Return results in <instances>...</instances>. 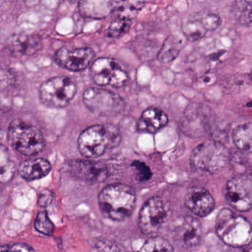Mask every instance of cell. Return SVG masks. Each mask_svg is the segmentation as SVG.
Masks as SVG:
<instances>
[{"label": "cell", "instance_id": "6da1fadb", "mask_svg": "<svg viewBox=\"0 0 252 252\" xmlns=\"http://www.w3.org/2000/svg\"><path fill=\"white\" fill-rule=\"evenodd\" d=\"M135 190L125 184H113L103 189L98 195L100 209L107 218L123 221L132 215L135 209Z\"/></svg>", "mask_w": 252, "mask_h": 252}, {"label": "cell", "instance_id": "7a4b0ae2", "mask_svg": "<svg viewBox=\"0 0 252 252\" xmlns=\"http://www.w3.org/2000/svg\"><path fill=\"white\" fill-rule=\"evenodd\" d=\"M121 141L122 134L115 125H94L82 132L78 139V147L82 156L94 158L102 156L107 150L117 147Z\"/></svg>", "mask_w": 252, "mask_h": 252}, {"label": "cell", "instance_id": "3957f363", "mask_svg": "<svg viewBox=\"0 0 252 252\" xmlns=\"http://www.w3.org/2000/svg\"><path fill=\"white\" fill-rule=\"evenodd\" d=\"M215 230L218 237L233 247L250 244L252 240V226L247 219L228 209L218 213L215 221Z\"/></svg>", "mask_w": 252, "mask_h": 252}, {"label": "cell", "instance_id": "277c9868", "mask_svg": "<svg viewBox=\"0 0 252 252\" xmlns=\"http://www.w3.org/2000/svg\"><path fill=\"white\" fill-rule=\"evenodd\" d=\"M228 158V150L222 143L209 140L199 144L191 152L190 165L194 170L214 174L226 166Z\"/></svg>", "mask_w": 252, "mask_h": 252}, {"label": "cell", "instance_id": "5b68a950", "mask_svg": "<svg viewBox=\"0 0 252 252\" xmlns=\"http://www.w3.org/2000/svg\"><path fill=\"white\" fill-rule=\"evenodd\" d=\"M8 141L17 152L27 156L40 153L45 144L42 132L20 119H15L10 124Z\"/></svg>", "mask_w": 252, "mask_h": 252}, {"label": "cell", "instance_id": "8992f818", "mask_svg": "<svg viewBox=\"0 0 252 252\" xmlns=\"http://www.w3.org/2000/svg\"><path fill=\"white\" fill-rule=\"evenodd\" d=\"M77 92L76 82L69 76H56L41 86L39 96L44 105L51 108L66 107Z\"/></svg>", "mask_w": 252, "mask_h": 252}, {"label": "cell", "instance_id": "52a82bcc", "mask_svg": "<svg viewBox=\"0 0 252 252\" xmlns=\"http://www.w3.org/2000/svg\"><path fill=\"white\" fill-rule=\"evenodd\" d=\"M215 122V113L209 106L201 103H191L184 112L181 129L187 136L197 138L210 133Z\"/></svg>", "mask_w": 252, "mask_h": 252}, {"label": "cell", "instance_id": "ba28073f", "mask_svg": "<svg viewBox=\"0 0 252 252\" xmlns=\"http://www.w3.org/2000/svg\"><path fill=\"white\" fill-rule=\"evenodd\" d=\"M83 102L87 108L97 116L118 114L125 107L122 98L111 91L90 88L83 94Z\"/></svg>", "mask_w": 252, "mask_h": 252}, {"label": "cell", "instance_id": "9c48e42d", "mask_svg": "<svg viewBox=\"0 0 252 252\" xmlns=\"http://www.w3.org/2000/svg\"><path fill=\"white\" fill-rule=\"evenodd\" d=\"M167 218V209L163 199L153 197L143 205L139 212L138 226L143 234L149 237L157 236Z\"/></svg>", "mask_w": 252, "mask_h": 252}, {"label": "cell", "instance_id": "30bf717a", "mask_svg": "<svg viewBox=\"0 0 252 252\" xmlns=\"http://www.w3.org/2000/svg\"><path fill=\"white\" fill-rule=\"evenodd\" d=\"M91 78L99 86L122 88L128 80L127 74L113 59H97L91 66Z\"/></svg>", "mask_w": 252, "mask_h": 252}, {"label": "cell", "instance_id": "8fae6325", "mask_svg": "<svg viewBox=\"0 0 252 252\" xmlns=\"http://www.w3.org/2000/svg\"><path fill=\"white\" fill-rule=\"evenodd\" d=\"M225 198L236 210L246 212L252 207V176L240 175L227 182Z\"/></svg>", "mask_w": 252, "mask_h": 252}, {"label": "cell", "instance_id": "7c38bea8", "mask_svg": "<svg viewBox=\"0 0 252 252\" xmlns=\"http://www.w3.org/2000/svg\"><path fill=\"white\" fill-rule=\"evenodd\" d=\"M94 57L95 53L90 48L76 49L62 48L56 53L54 60L60 67L70 71L76 72L86 69Z\"/></svg>", "mask_w": 252, "mask_h": 252}, {"label": "cell", "instance_id": "4fadbf2b", "mask_svg": "<svg viewBox=\"0 0 252 252\" xmlns=\"http://www.w3.org/2000/svg\"><path fill=\"white\" fill-rule=\"evenodd\" d=\"M201 236V224L194 217H184L175 228L177 240L186 249L196 247L200 243Z\"/></svg>", "mask_w": 252, "mask_h": 252}, {"label": "cell", "instance_id": "5bb4252c", "mask_svg": "<svg viewBox=\"0 0 252 252\" xmlns=\"http://www.w3.org/2000/svg\"><path fill=\"white\" fill-rule=\"evenodd\" d=\"M72 174L87 182H102L107 177V166L101 162L77 160L70 165Z\"/></svg>", "mask_w": 252, "mask_h": 252}, {"label": "cell", "instance_id": "9a60e30c", "mask_svg": "<svg viewBox=\"0 0 252 252\" xmlns=\"http://www.w3.org/2000/svg\"><path fill=\"white\" fill-rule=\"evenodd\" d=\"M185 205L197 216L206 217L215 209V199L209 191L201 187H194L188 191Z\"/></svg>", "mask_w": 252, "mask_h": 252}, {"label": "cell", "instance_id": "2e32d148", "mask_svg": "<svg viewBox=\"0 0 252 252\" xmlns=\"http://www.w3.org/2000/svg\"><path fill=\"white\" fill-rule=\"evenodd\" d=\"M169 122L167 115L158 108L150 107L147 109L141 115L137 129L141 132L156 133L164 127Z\"/></svg>", "mask_w": 252, "mask_h": 252}, {"label": "cell", "instance_id": "e0dca14e", "mask_svg": "<svg viewBox=\"0 0 252 252\" xmlns=\"http://www.w3.org/2000/svg\"><path fill=\"white\" fill-rule=\"evenodd\" d=\"M7 47L14 53L33 55L42 48V39L37 35H14L7 41Z\"/></svg>", "mask_w": 252, "mask_h": 252}, {"label": "cell", "instance_id": "ac0fdd59", "mask_svg": "<svg viewBox=\"0 0 252 252\" xmlns=\"http://www.w3.org/2000/svg\"><path fill=\"white\" fill-rule=\"evenodd\" d=\"M51 170V164L45 158H36L23 162L19 166V174L26 181L44 178Z\"/></svg>", "mask_w": 252, "mask_h": 252}, {"label": "cell", "instance_id": "d6986e66", "mask_svg": "<svg viewBox=\"0 0 252 252\" xmlns=\"http://www.w3.org/2000/svg\"><path fill=\"white\" fill-rule=\"evenodd\" d=\"M184 45L182 38L177 35H170L163 42L158 54V60L162 63H171L179 55Z\"/></svg>", "mask_w": 252, "mask_h": 252}, {"label": "cell", "instance_id": "ffe728a7", "mask_svg": "<svg viewBox=\"0 0 252 252\" xmlns=\"http://www.w3.org/2000/svg\"><path fill=\"white\" fill-rule=\"evenodd\" d=\"M232 139L239 150L252 153V122L236 126L233 130Z\"/></svg>", "mask_w": 252, "mask_h": 252}, {"label": "cell", "instance_id": "44dd1931", "mask_svg": "<svg viewBox=\"0 0 252 252\" xmlns=\"http://www.w3.org/2000/svg\"><path fill=\"white\" fill-rule=\"evenodd\" d=\"M79 9L81 13L86 17L93 18H103L113 12V2L107 1H86L80 2Z\"/></svg>", "mask_w": 252, "mask_h": 252}, {"label": "cell", "instance_id": "7402d4cb", "mask_svg": "<svg viewBox=\"0 0 252 252\" xmlns=\"http://www.w3.org/2000/svg\"><path fill=\"white\" fill-rule=\"evenodd\" d=\"M182 32L185 37L191 42L202 39L207 33L199 14H196L184 22L182 26Z\"/></svg>", "mask_w": 252, "mask_h": 252}, {"label": "cell", "instance_id": "603a6c76", "mask_svg": "<svg viewBox=\"0 0 252 252\" xmlns=\"http://www.w3.org/2000/svg\"><path fill=\"white\" fill-rule=\"evenodd\" d=\"M145 2L141 1H113V12L120 18L133 19L142 9Z\"/></svg>", "mask_w": 252, "mask_h": 252}, {"label": "cell", "instance_id": "cb8c5ba5", "mask_svg": "<svg viewBox=\"0 0 252 252\" xmlns=\"http://www.w3.org/2000/svg\"><path fill=\"white\" fill-rule=\"evenodd\" d=\"M233 17L240 25L252 26V1H237L233 4Z\"/></svg>", "mask_w": 252, "mask_h": 252}, {"label": "cell", "instance_id": "d4e9b609", "mask_svg": "<svg viewBox=\"0 0 252 252\" xmlns=\"http://www.w3.org/2000/svg\"><path fill=\"white\" fill-rule=\"evenodd\" d=\"M138 252H175V250L166 239L155 236L147 239Z\"/></svg>", "mask_w": 252, "mask_h": 252}, {"label": "cell", "instance_id": "484cf974", "mask_svg": "<svg viewBox=\"0 0 252 252\" xmlns=\"http://www.w3.org/2000/svg\"><path fill=\"white\" fill-rule=\"evenodd\" d=\"M15 172V166L11 161L8 150L2 146L1 148V180L2 182L9 181L13 178Z\"/></svg>", "mask_w": 252, "mask_h": 252}, {"label": "cell", "instance_id": "4316f807", "mask_svg": "<svg viewBox=\"0 0 252 252\" xmlns=\"http://www.w3.org/2000/svg\"><path fill=\"white\" fill-rule=\"evenodd\" d=\"M131 27V20L128 19L116 17L113 20L107 31V35L110 37L117 38L123 36Z\"/></svg>", "mask_w": 252, "mask_h": 252}, {"label": "cell", "instance_id": "83f0119b", "mask_svg": "<svg viewBox=\"0 0 252 252\" xmlns=\"http://www.w3.org/2000/svg\"><path fill=\"white\" fill-rule=\"evenodd\" d=\"M35 228L39 232L45 235H52L54 231V225L50 220L48 214L45 211L39 212L35 220Z\"/></svg>", "mask_w": 252, "mask_h": 252}, {"label": "cell", "instance_id": "f1b7e54d", "mask_svg": "<svg viewBox=\"0 0 252 252\" xmlns=\"http://www.w3.org/2000/svg\"><path fill=\"white\" fill-rule=\"evenodd\" d=\"M199 17L207 32L216 30L222 23L220 17L215 13H204L199 14Z\"/></svg>", "mask_w": 252, "mask_h": 252}, {"label": "cell", "instance_id": "f546056e", "mask_svg": "<svg viewBox=\"0 0 252 252\" xmlns=\"http://www.w3.org/2000/svg\"><path fill=\"white\" fill-rule=\"evenodd\" d=\"M132 166L136 171L140 181H149L153 176L151 169L144 162L135 160L132 163Z\"/></svg>", "mask_w": 252, "mask_h": 252}, {"label": "cell", "instance_id": "4dcf8cb0", "mask_svg": "<svg viewBox=\"0 0 252 252\" xmlns=\"http://www.w3.org/2000/svg\"><path fill=\"white\" fill-rule=\"evenodd\" d=\"M1 252H34L33 248L26 243H12L3 245Z\"/></svg>", "mask_w": 252, "mask_h": 252}, {"label": "cell", "instance_id": "1f68e13d", "mask_svg": "<svg viewBox=\"0 0 252 252\" xmlns=\"http://www.w3.org/2000/svg\"><path fill=\"white\" fill-rule=\"evenodd\" d=\"M53 200L52 191L48 189H45L41 191L40 195L38 200V204L41 207H47L51 204Z\"/></svg>", "mask_w": 252, "mask_h": 252}, {"label": "cell", "instance_id": "d6a6232c", "mask_svg": "<svg viewBox=\"0 0 252 252\" xmlns=\"http://www.w3.org/2000/svg\"><path fill=\"white\" fill-rule=\"evenodd\" d=\"M235 252H252V245L249 244L242 247L237 248Z\"/></svg>", "mask_w": 252, "mask_h": 252}, {"label": "cell", "instance_id": "836d02e7", "mask_svg": "<svg viewBox=\"0 0 252 252\" xmlns=\"http://www.w3.org/2000/svg\"></svg>", "mask_w": 252, "mask_h": 252}]
</instances>
